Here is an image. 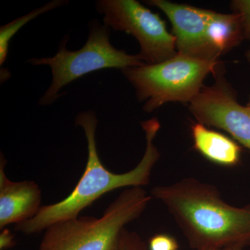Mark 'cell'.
I'll use <instances>...</instances> for the list:
<instances>
[{
	"label": "cell",
	"instance_id": "6da1fadb",
	"mask_svg": "<svg viewBox=\"0 0 250 250\" xmlns=\"http://www.w3.org/2000/svg\"><path fill=\"white\" fill-rule=\"evenodd\" d=\"M150 195L165 206L192 249L250 246V205H229L214 186L188 177L154 187Z\"/></svg>",
	"mask_w": 250,
	"mask_h": 250
},
{
	"label": "cell",
	"instance_id": "7a4b0ae2",
	"mask_svg": "<svg viewBox=\"0 0 250 250\" xmlns=\"http://www.w3.org/2000/svg\"><path fill=\"white\" fill-rule=\"evenodd\" d=\"M76 126L84 131L88 146V159L84 172L68 196L57 203L42 206L34 218L15 225V230L26 235L45 231L54 223L79 217L84 208L108 192L121 188H143L149 184L153 168L160 159L154 140L161 127L157 118L141 122L146 134L144 155L132 170L116 174L108 170L100 161L97 149L98 120L93 111L81 112L75 120Z\"/></svg>",
	"mask_w": 250,
	"mask_h": 250
},
{
	"label": "cell",
	"instance_id": "3957f363",
	"mask_svg": "<svg viewBox=\"0 0 250 250\" xmlns=\"http://www.w3.org/2000/svg\"><path fill=\"white\" fill-rule=\"evenodd\" d=\"M152 199L143 188H126L100 218L77 217L49 226L39 250H113L125 226L139 218Z\"/></svg>",
	"mask_w": 250,
	"mask_h": 250
},
{
	"label": "cell",
	"instance_id": "277c9868",
	"mask_svg": "<svg viewBox=\"0 0 250 250\" xmlns=\"http://www.w3.org/2000/svg\"><path fill=\"white\" fill-rule=\"evenodd\" d=\"M220 62L177 53L165 62L122 70L136 89L143 111L150 113L169 102L191 103L204 87L207 75L215 74Z\"/></svg>",
	"mask_w": 250,
	"mask_h": 250
},
{
	"label": "cell",
	"instance_id": "5b68a950",
	"mask_svg": "<svg viewBox=\"0 0 250 250\" xmlns=\"http://www.w3.org/2000/svg\"><path fill=\"white\" fill-rule=\"evenodd\" d=\"M110 30L104 24L92 22L86 42L79 50L67 49V41L64 39L53 57L28 59L27 62L31 65H48L52 70V82L39 100V104H52L60 97L59 93L62 88L90 72L107 68L122 70L146 64L138 54L131 55L113 47L110 42Z\"/></svg>",
	"mask_w": 250,
	"mask_h": 250
},
{
	"label": "cell",
	"instance_id": "8992f818",
	"mask_svg": "<svg viewBox=\"0 0 250 250\" xmlns=\"http://www.w3.org/2000/svg\"><path fill=\"white\" fill-rule=\"evenodd\" d=\"M96 9L104 24L114 31L134 36L139 42L138 55L148 65L159 63L177 54L175 38L166 22L136 0H98Z\"/></svg>",
	"mask_w": 250,
	"mask_h": 250
},
{
	"label": "cell",
	"instance_id": "52a82bcc",
	"mask_svg": "<svg viewBox=\"0 0 250 250\" xmlns=\"http://www.w3.org/2000/svg\"><path fill=\"white\" fill-rule=\"evenodd\" d=\"M215 75L214 84L204 86L192 100L190 111L198 123L227 131L250 152V110L237 102L223 75Z\"/></svg>",
	"mask_w": 250,
	"mask_h": 250
},
{
	"label": "cell",
	"instance_id": "ba28073f",
	"mask_svg": "<svg viewBox=\"0 0 250 250\" xmlns=\"http://www.w3.org/2000/svg\"><path fill=\"white\" fill-rule=\"evenodd\" d=\"M146 2L160 9L170 20L177 53L206 60H218L208 47L206 35L212 11L166 0Z\"/></svg>",
	"mask_w": 250,
	"mask_h": 250
},
{
	"label": "cell",
	"instance_id": "9c48e42d",
	"mask_svg": "<svg viewBox=\"0 0 250 250\" xmlns=\"http://www.w3.org/2000/svg\"><path fill=\"white\" fill-rule=\"evenodd\" d=\"M4 155L0 159V229L34 218L41 208L42 192L34 181L13 182L4 172Z\"/></svg>",
	"mask_w": 250,
	"mask_h": 250
},
{
	"label": "cell",
	"instance_id": "30bf717a",
	"mask_svg": "<svg viewBox=\"0 0 250 250\" xmlns=\"http://www.w3.org/2000/svg\"><path fill=\"white\" fill-rule=\"evenodd\" d=\"M191 130L193 147L204 157L225 167L238 165L241 149L234 141L200 123L193 124Z\"/></svg>",
	"mask_w": 250,
	"mask_h": 250
},
{
	"label": "cell",
	"instance_id": "8fae6325",
	"mask_svg": "<svg viewBox=\"0 0 250 250\" xmlns=\"http://www.w3.org/2000/svg\"><path fill=\"white\" fill-rule=\"evenodd\" d=\"M206 35L208 47L215 57L219 58L229 52L246 38L241 14H219L212 11Z\"/></svg>",
	"mask_w": 250,
	"mask_h": 250
},
{
	"label": "cell",
	"instance_id": "7c38bea8",
	"mask_svg": "<svg viewBox=\"0 0 250 250\" xmlns=\"http://www.w3.org/2000/svg\"><path fill=\"white\" fill-rule=\"evenodd\" d=\"M68 1L65 0H54L40 8L33 10L31 12L24 15L22 17L17 18L4 26H1L0 27V65H2L7 59L10 41L23 26L25 25L32 20L39 17L41 15L63 6Z\"/></svg>",
	"mask_w": 250,
	"mask_h": 250
},
{
	"label": "cell",
	"instance_id": "4fadbf2b",
	"mask_svg": "<svg viewBox=\"0 0 250 250\" xmlns=\"http://www.w3.org/2000/svg\"><path fill=\"white\" fill-rule=\"evenodd\" d=\"M115 250H149L147 243L139 233L126 228L122 231Z\"/></svg>",
	"mask_w": 250,
	"mask_h": 250
},
{
	"label": "cell",
	"instance_id": "5bb4252c",
	"mask_svg": "<svg viewBox=\"0 0 250 250\" xmlns=\"http://www.w3.org/2000/svg\"><path fill=\"white\" fill-rule=\"evenodd\" d=\"M149 250H178L179 243L174 237L167 233H158L147 243Z\"/></svg>",
	"mask_w": 250,
	"mask_h": 250
},
{
	"label": "cell",
	"instance_id": "9a60e30c",
	"mask_svg": "<svg viewBox=\"0 0 250 250\" xmlns=\"http://www.w3.org/2000/svg\"><path fill=\"white\" fill-rule=\"evenodd\" d=\"M234 12L241 14L246 30V38H250V0H236L231 3Z\"/></svg>",
	"mask_w": 250,
	"mask_h": 250
},
{
	"label": "cell",
	"instance_id": "2e32d148",
	"mask_svg": "<svg viewBox=\"0 0 250 250\" xmlns=\"http://www.w3.org/2000/svg\"><path fill=\"white\" fill-rule=\"evenodd\" d=\"M14 235L8 229H1L0 234V250H5L11 249L16 246Z\"/></svg>",
	"mask_w": 250,
	"mask_h": 250
},
{
	"label": "cell",
	"instance_id": "e0dca14e",
	"mask_svg": "<svg viewBox=\"0 0 250 250\" xmlns=\"http://www.w3.org/2000/svg\"><path fill=\"white\" fill-rule=\"evenodd\" d=\"M244 248L245 247L243 246H235L224 248H205L200 250H243Z\"/></svg>",
	"mask_w": 250,
	"mask_h": 250
},
{
	"label": "cell",
	"instance_id": "ac0fdd59",
	"mask_svg": "<svg viewBox=\"0 0 250 250\" xmlns=\"http://www.w3.org/2000/svg\"><path fill=\"white\" fill-rule=\"evenodd\" d=\"M249 39L250 40V38ZM247 57H248V61H249V62H250V48L249 50H248V52H247Z\"/></svg>",
	"mask_w": 250,
	"mask_h": 250
},
{
	"label": "cell",
	"instance_id": "d6986e66",
	"mask_svg": "<svg viewBox=\"0 0 250 250\" xmlns=\"http://www.w3.org/2000/svg\"><path fill=\"white\" fill-rule=\"evenodd\" d=\"M247 107L249 108V109L250 110V98L249 103H248V105H247Z\"/></svg>",
	"mask_w": 250,
	"mask_h": 250
},
{
	"label": "cell",
	"instance_id": "ffe728a7",
	"mask_svg": "<svg viewBox=\"0 0 250 250\" xmlns=\"http://www.w3.org/2000/svg\"><path fill=\"white\" fill-rule=\"evenodd\" d=\"M115 248H116V247H115ZM115 248H114V249H113V250H115Z\"/></svg>",
	"mask_w": 250,
	"mask_h": 250
}]
</instances>
